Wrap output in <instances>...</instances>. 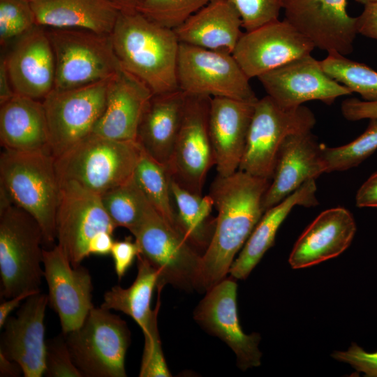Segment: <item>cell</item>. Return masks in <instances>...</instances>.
Wrapping results in <instances>:
<instances>
[{"mask_svg":"<svg viewBox=\"0 0 377 377\" xmlns=\"http://www.w3.org/2000/svg\"><path fill=\"white\" fill-rule=\"evenodd\" d=\"M170 189L177 206L178 228L197 250L205 251L215 228V219L210 217L214 206L212 198L193 193L172 179Z\"/></svg>","mask_w":377,"mask_h":377,"instance_id":"4dcf8cb0","label":"cell"},{"mask_svg":"<svg viewBox=\"0 0 377 377\" xmlns=\"http://www.w3.org/2000/svg\"><path fill=\"white\" fill-rule=\"evenodd\" d=\"M270 182L240 170L227 177L217 175L213 181L209 194L218 214L212 239L202 256V291L229 274L236 254L264 214L263 198Z\"/></svg>","mask_w":377,"mask_h":377,"instance_id":"6da1fadb","label":"cell"},{"mask_svg":"<svg viewBox=\"0 0 377 377\" xmlns=\"http://www.w3.org/2000/svg\"><path fill=\"white\" fill-rule=\"evenodd\" d=\"M36 24L110 34L120 10L110 0H35L31 2Z\"/></svg>","mask_w":377,"mask_h":377,"instance_id":"f1b7e54d","label":"cell"},{"mask_svg":"<svg viewBox=\"0 0 377 377\" xmlns=\"http://www.w3.org/2000/svg\"><path fill=\"white\" fill-rule=\"evenodd\" d=\"M153 94L147 84L121 66L110 78L105 108L91 133L136 141L142 116Z\"/></svg>","mask_w":377,"mask_h":377,"instance_id":"603a6c76","label":"cell"},{"mask_svg":"<svg viewBox=\"0 0 377 377\" xmlns=\"http://www.w3.org/2000/svg\"><path fill=\"white\" fill-rule=\"evenodd\" d=\"M145 346L142 357L140 377H170L171 374L167 366L157 326V316L148 329L143 332Z\"/></svg>","mask_w":377,"mask_h":377,"instance_id":"ab89813d","label":"cell"},{"mask_svg":"<svg viewBox=\"0 0 377 377\" xmlns=\"http://www.w3.org/2000/svg\"><path fill=\"white\" fill-rule=\"evenodd\" d=\"M102 204L114 225L128 229L131 233L139 225L148 200L133 176L101 195Z\"/></svg>","mask_w":377,"mask_h":377,"instance_id":"d6a6232c","label":"cell"},{"mask_svg":"<svg viewBox=\"0 0 377 377\" xmlns=\"http://www.w3.org/2000/svg\"><path fill=\"white\" fill-rule=\"evenodd\" d=\"M54 161L50 151L3 149L0 156V184L13 204L36 220L43 242L47 244L57 239L56 216L61 195Z\"/></svg>","mask_w":377,"mask_h":377,"instance_id":"3957f363","label":"cell"},{"mask_svg":"<svg viewBox=\"0 0 377 377\" xmlns=\"http://www.w3.org/2000/svg\"><path fill=\"white\" fill-rule=\"evenodd\" d=\"M343 116L349 121H359L377 117V101L357 98L344 100L341 106Z\"/></svg>","mask_w":377,"mask_h":377,"instance_id":"7bdbcfd3","label":"cell"},{"mask_svg":"<svg viewBox=\"0 0 377 377\" xmlns=\"http://www.w3.org/2000/svg\"><path fill=\"white\" fill-rule=\"evenodd\" d=\"M133 177L154 209L167 221L178 228L170 189L171 177L167 165L156 161L142 149Z\"/></svg>","mask_w":377,"mask_h":377,"instance_id":"1f68e13d","label":"cell"},{"mask_svg":"<svg viewBox=\"0 0 377 377\" xmlns=\"http://www.w3.org/2000/svg\"><path fill=\"white\" fill-rule=\"evenodd\" d=\"M355 232V219L348 209H327L299 237L290 254L289 264L300 269L335 258L350 246Z\"/></svg>","mask_w":377,"mask_h":377,"instance_id":"cb8c5ba5","label":"cell"},{"mask_svg":"<svg viewBox=\"0 0 377 377\" xmlns=\"http://www.w3.org/2000/svg\"><path fill=\"white\" fill-rule=\"evenodd\" d=\"M139 253L140 250L137 243L130 237L123 240L114 242L110 254L119 281L121 280Z\"/></svg>","mask_w":377,"mask_h":377,"instance_id":"b9f144b4","label":"cell"},{"mask_svg":"<svg viewBox=\"0 0 377 377\" xmlns=\"http://www.w3.org/2000/svg\"><path fill=\"white\" fill-rule=\"evenodd\" d=\"M315 179L305 182L297 190L276 205L266 210L238 257L234 260L229 274L234 279H246L265 252L274 245L276 232L295 206L313 207L318 204L316 197Z\"/></svg>","mask_w":377,"mask_h":377,"instance_id":"4316f807","label":"cell"},{"mask_svg":"<svg viewBox=\"0 0 377 377\" xmlns=\"http://www.w3.org/2000/svg\"><path fill=\"white\" fill-rule=\"evenodd\" d=\"M321 145L311 131L292 134L286 138L263 198L264 212L283 201L305 182L326 172Z\"/></svg>","mask_w":377,"mask_h":377,"instance_id":"44dd1931","label":"cell"},{"mask_svg":"<svg viewBox=\"0 0 377 377\" xmlns=\"http://www.w3.org/2000/svg\"><path fill=\"white\" fill-rule=\"evenodd\" d=\"M110 36L121 67L147 84L154 94L179 89L180 43L173 29L138 10H120Z\"/></svg>","mask_w":377,"mask_h":377,"instance_id":"7a4b0ae2","label":"cell"},{"mask_svg":"<svg viewBox=\"0 0 377 377\" xmlns=\"http://www.w3.org/2000/svg\"><path fill=\"white\" fill-rule=\"evenodd\" d=\"M316 117L306 106L285 108L271 97L258 99L238 170L271 179L280 147L290 135L311 131Z\"/></svg>","mask_w":377,"mask_h":377,"instance_id":"9c48e42d","label":"cell"},{"mask_svg":"<svg viewBox=\"0 0 377 377\" xmlns=\"http://www.w3.org/2000/svg\"><path fill=\"white\" fill-rule=\"evenodd\" d=\"M45 29L55 59L53 90H68L99 82L112 77L121 66L110 34L74 28Z\"/></svg>","mask_w":377,"mask_h":377,"instance_id":"52a82bcc","label":"cell"},{"mask_svg":"<svg viewBox=\"0 0 377 377\" xmlns=\"http://www.w3.org/2000/svg\"><path fill=\"white\" fill-rule=\"evenodd\" d=\"M186 94L180 89L153 94L142 116L136 142L142 151L168 165L181 128Z\"/></svg>","mask_w":377,"mask_h":377,"instance_id":"d4e9b609","label":"cell"},{"mask_svg":"<svg viewBox=\"0 0 377 377\" xmlns=\"http://www.w3.org/2000/svg\"><path fill=\"white\" fill-rule=\"evenodd\" d=\"M116 226L108 215L101 195L73 182L61 184L56 216L58 245L73 267L90 256L91 242L105 232L113 234Z\"/></svg>","mask_w":377,"mask_h":377,"instance_id":"7c38bea8","label":"cell"},{"mask_svg":"<svg viewBox=\"0 0 377 377\" xmlns=\"http://www.w3.org/2000/svg\"><path fill=\"white\" fill-rule=\"evenodd\" d=\"M5 55L15 94L43 101L53 91L55 59L45 27L37 24L17 38Z\"/></svg>","mask_w":377,"mask_h":377,"instance_id":"d6986e66","label":"cell"},{"mask_svg":"<svg viewBox=\"0 0 377 377\" xmlns=\"http://www.w3.org/2000/svg\"><path fill=\"white\" fill-rule=\"evenodd\" d=\"M177 76L179 89L186 95L258 98L232 54L180 43Z\"/></svg>","mask_w":377,"mask_h":377,"instance_id":"30bf717a","label":"cell"},{"mask_svg":"<svg viewBox=\"0 0 377 377\" xmlns=\"http://www.w3.org/2000/svg\"><path fill=\"white\" fill-rule=\"evenodd\" d=\"M258 79L267 96L285 108H297L309 101L331 105L339 97L352 94L330 77L320 61L311 54L268 71Z\"/></svg>","mask_w":377,"mask_h":377,"instance_id":"e0dca14e","label":"cell"},{"mask_svg":"<svg viewBox=\"0 0 377 377\" xmlns=\"http://www.w3.org/2000/svg\"><path fill=\"white\" fill-rule=\"evenodd\" d=\"M131 234L139 247V255L158 273L157 287L170 284L186 291L202 290V254L150 202Z\"/></svg>","mask_w":377,"mask_h":377,"instance_id":"5b68a950","label":"cell"},{"mask_svg":"<svg viewBox=\"0 0 377 377\" xmlns=\"http://www.w3.org/2000/svg\"><path fill=\"white\" fill-rule=\"evenodd\" d=\"M21 374H23V371L20 365L0 353V376L18 377Z\"/></svg>","mask_w":377,"mask_h":377,"instance_id":"681fc988","label":"cell"},{"mask_svg":"<svg viewBox=\"0 0 377 377\" xmlns=\"http://www.w3.org/2000/svg\"><path fill=\"white\" fill-rule=\"evenodd\" d=\"M47 304V295H31L3 327L0 353L17 362L25 377H41L45 373L44 319Z\"/></svg>","mask_w":377,"mask_h":377,"instance_id":"ffe728a7","label":"cell"},{"mask_svg":"<svg viewBox=\"0 0 377 377\" xmlns=\"http://www.w3.org/2000/svg\"><path fill=\"white\" fill-rule=\"evenodd\" d=\"M110 77L86 86L53 90L43 101L54 158L92 132L104 111Z\"/></svg>","mask_w":377,"mask_h":377,"instance_id":"8fae6325","label":"cell"},{"mask_svg":"<svg viewBox=\"0 0 377 377\" xmlns=\"http://www.w3.org/2000/svg\"><path fill=\"white\" fill-rule=\"evenodd\" d=\"M45 367L47 377H83L72 360L63 332L46 341Z\"/></svg>","mask_w":377,"mask_h":377,"instance_id":"f35d334b","label":"cell"},{"mask_svg":"<svg viewBox=\"0 0 377 377\" xmlns=\"http://www.w3.org/2000/svg\"><path fill=\"white\" fill-rule=\"evenodd\" d=\"M320 64L332 79L355 92L363 101H377V72L364 64L338 53H329Z\"/></svg>","mask_w":377,"mask_h":377,"instance_id":"836d02e7","label":"cell"},{"mask_svg":"<svg viewBox=\"0 0 377 377\" xmlns=\"http://www.w3.org/2000/svg\"><path fill=\"white\" fill-rule=\"evenodd\" d=\"M43 235L36 220L13 205L0 212V276L1 297L40 292Z\"/></svg>","mask_w":377,"mask_h":377,"instance_id":"8992f818","label":"cell"},{"mask_svg":"<svg viewBox=\"0 0 377 377\" xmlns=\"http://www.w3.org/2000/svg\"><path fill=\"white\" fill-rule=\"evenodd\" d=\"M138 273L135 281L126 288L114 286L105 293L101 307L121 311L131 317L146 331L160 309V293L162 287H158V301L154 309H151L153 291L157 287L158 273L141 256H138Z\"/></svg>","mask_w":377,"mask_h":377,"instance_id":"f546056e","label":"cell"},{"mask_svg":"<svg viewBox=\"0 0 377 377\" xmlns=\"http://www.w3.org/2000/svg\"><path fill=\"white\" fill-rule=\"evenodd\" d=\"M142 153L136 141L90 133L54 158L60 184L73 182L102 195L133 177Z\"/></svg>","mask_w":377,"mask_h":377,"instance_id":"277c9868","label":"cell"},{"mask_svg":"<svg viewBox=\"0 0 377 377\" xmlns=\"http://www.w3.org/2000/svg\"><path fill=\"white\" fill-rule=\"evenodd\" d=\"M369 120L364 132L352 142L337 147L321 145L326 172L357 166L377 149V117Z\"/></svg>","mask_w":377,"mask_h":377,"instance_id":"e575fe53","label":"cell"},{"mask_svg":"<svg viewBox=\"0 0 377 377\" xmlns=\"http://www.w3.org/2000/svg\"><path fill=\"white\" fill-rule=\"evenodd\" d=\"M226 278L206 291L194 310L193 318L208 333L224 341L235 353L237 367L245 371L261 364L259 334H245L237 309V285Z\"/></svg>","mask_w":377,"mask_h":377,"instance_id":"9a60e30c","label":"cell"},{"mask_svg":"<svg viewBox=\"0 0 377 377\" xmlns=\"http://www.w3.org/2000/svg\"><path fill=\"white\" fill-rule=\"evenodd\" d=\"M112 233L105 232L96 236L90 243L89 254L106 256L110 253L114 243Z\"/></svg>","mask_w":377,"mask_h":377,"instance_id":"7dc6e473","label":"cell"},{"mask_svg":"<svg viewBox=\"0 0 377 377\" xmlns=\"http://www.w3.org/2000/svg\"><path fill=\"white\" fill-rule=\"evenodd\" d=\"M313 42L286 19L245 31L232 54L249 79L310 54Z\"/></svg>","mask_w":377,"mask_h":377,"instance_id":"5bb4252c","label":"cell"},{"mask_svg":"<svg viewBox=\"0 0 377 377\" xmlns=\"http://www.w3.org/2000/svg\"><path fill=\"white\" fill-rule=\"evenodd\" d=\"M355 201L358 207H377V172L360 187Z\"/></svg>","mask_w":377,"mask_h":377,"instance_id":"f6af8a7d","label":"cell"},{"mask_svg":"<svg viewBox=\"0 0 377 377\" xmlns=\"http://www.w3.org/2000/svg\"><path fill=\"white\" fill-rule=\"evenodd\" d=\"M285 18L316 47L348 55L357 34L356 17L347 12V0H282Z\"/></svg>","mask_w":377,"mask_h":377,"instance_id":"2e32d148","label":"cell"},{"mask_svg":"<svg viewBox=\"0 0 377 377\" xmlns=\"http://www.w3.org/2000/svg\"><path fill=\"white\" fill-rule=\"evenodd\" d=\"M357 3L365 5L370 3H377V0H355Z\"/></svg>","mask_w":377,"mask_h":377,"instance_id":"816d5d0a","label":"cell"},{"mask_svg":"<svg viewBox=\"0 0 377 377\" xmlns=\"http://www.w3.org/2000/svg\"><path fill=\"white\" fill-rule=\"evenodd\" d=\"M212 0H143L137 10L151 20L175 29Z\"/></svg>","mask_w":377,"mask_h":377,"instance_id":"d590c367","label":"cell"},{"mask_svg":"<svg viewBox=\"0 0 377 377\" xmlns=\"http://www.w3.org/2000/svg\"><path fill=\"white\" fill-rule=\"evenodd\" d=\"M29 1L30 2H32V1H35V0H29Z\"/></svg>","mask_w":377,"mask_h":377,"instance_id":"f5cc1de1","label":"cell"},{"mask_svg":"<svg viewBox=\"0 0 377 377\" xmlns=\"http://www.w3.org/2000/svg\"><path fill=\"white\" fill-rule=\"evenodd\" d=\"M242 22L226 0H212L174 29L181 43L232 54L242 36Z\"/></svg>","mask_w":377,"mask_h":377,"instance_id":"484cf974","label":"cell"},{"mask_svg":"<svg viewBox=\"0 0 377 377\" xmlns=\"http://www.w3.org/2000/svg\"><path fill=\"white\" fill-rule=\"evenodd\" d=\"M36 24L29 0H0V43L8 45L31 29Z\"/></svg>","mask_w":377,"mask_h":377,"instance_id":"8d00e7d4","label":"cell"},{"mask_svg":"<svg viewBox=\"0 0 377 377\" xmlns=\"http://www.w3.org/2000/svg\"><path fill=\"white\" fill-rule=\"evenodd\" d=\"M0 141L3 149L50 152L43 101L15 94L1 105Z\"/></svg>","mask_w":377,"mask_h":377,"instance_id":"83f0119b","label":"cell"},{"mask_svg":"<svg viewBox=\"0 0 377 377\" xmlns=\"http://www.w3.org/2000/svg\"><path fill=\"white\" fill-rule=\"evenodd\" d=\"M210 100L186 95L181 128L167 165L172 180L198 195H202L209 170L215 165L208 125Z\"/></svg>","mask_w":377,"mask_h":377,"instance_id":"4fadbf2b","label":"cell"},{"mask_svg":"<svg viewBox=\"0 0 377 377\" xmlns=\"http://www.w3.org/2000/svg\"><path fill=\"white\" fill-rule=\"evenodd\" d=\"M15 95L8 72L6 55L3 54L0 59V105L4 104Z\"/></svg>","mask_w":377,"mask_h":377,"instance_id":"bcb514c9","label":"cell"},{"mask_svg":"<svg viewBox=\"0 0 377 377\" xmlns=\"http://www.w3.org/2000/svg\"><path fill=\"white\" fill-rule=\"evenodd\" d=\"M332 357L341 362L350 364L364 376L377 377V351L369 353L353 343L346 351H334Z\"/></svg>","mask_w":377,"mask_h":377,"instance_id":"60d3db41","label":"cell"},{"mask_svg":"<svg viewBox=\"0 0 377 377\" xmlns=\"http://www.w3.org/2000/svg\"><path fill=\"white\" fill-rule=\"evenodd\" d=\"M64 335L72 360L82 376H126L125 357L131 332L118 315L94 307L80 327Z\"/></svg>","mask_w":377,"mask_h":377,"instance_id":"ba28073f","label":"cell"},{"mask_svg":"<svg viewBox=\"0 0 377 377\" xmlns=\"http://www.w3.org/2000/svg\"><path fill=\"white\" fill-rule=\"evenodd\" d=\"M43 265L48 304L57 314L62 332L67 334L80 327L94 307L91 276L86 267H73L58 244L43 249Z\"/></svg>","mask_w":377,"mask_h":377,"instance_id":"ac0fdd59","label":"cell"},{"mask_svg":"<svg viewBox=\"0 0 377 377\" xmlns=\"http://www.w3.org/2000/svg\"><path fill=\"white\" fill-rule=\"evenodd\" d=\"M37 293H24L15 297L9 298L7 301L3 302L0 305V328L2 329L10 313L19 306L22 301L25 300L30 295Z\"/></svg>","mask_w":377,"mask_h":377,"instance_id":"c3c4849f","label":"cell"},{"mask_svg":"<svg viewBox=\"0 0 377 377\" xmlns=\"http://www.w3.org/2000/svg\"><path fill=\"white\" fill-rule=\"evenodd\" d=\"M120 10H137L143 0H110Z\"/></svg>","mask_w":377,"mask_h":377,"instance_id":"f907efd6","label":"cell"},{"mask_svg":"<svg viewBox=\"0 0 377 377\" xmlns=\"http://www.w3.org/2000/svg\"><path fill=\"white\" fill-rule=\"evenodd\" d=\"M258 99L211 98L209 133L219 175L227 177L238 170Z\"/></svg>","mask_w":377,"mask_h":377,"instance_id":"7402d4cb","label":"cell"},{"mask_svg":"<svg viewBox=\"0 0 377 377\" xmlns=\"http://www.w3.org/2000/svg\"><path fill=\"white\" fill-rule=\"evenodd\" d=\"M357 34L377 40V3L364 5L362 13L356 17Z\"/></svg>","mask_w":377,"mask_h":377,"instance_id":"ee69618b","label":"cell"},{"mask_svg":"<svg viewBox=\"0 0 377 377\" xmlns=\"http://www.w3.org/2000/svg\"><path fill=\"white\" fill-rule=\"evenodd\" d=\"M238 12L245 31L279 20L282 0H226Z\"/></svg>","mask_w":377,"mask_h":377,"instance_id":"74e56055","label":"cell"}]
</instances>
